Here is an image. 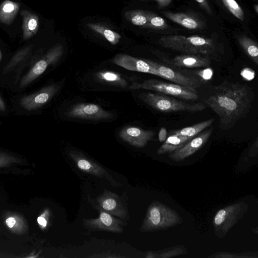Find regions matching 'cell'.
Instances as JSON below:
<instances>
[{"instance_id":"cell-1","label":"cell","mask_w":258,"mask_h":258,"mask_svg":"<svg viewBox=\"0 0 258 258\" xmlns=\"http://www.w3.org/2000/svg\"><path fill=\"white\" fill-rule=\"evenodd\" d=\"M254 98L248 85L225 80L214 87V93L204 102L218 115L220 128L227 131L247 115Z\"/></svg>"},{"instance_id":"cell-2","label":"cell","mask_w":258,"mask_h":258,"mask_svg":"<svg viewBox=\"0 0 258 258\" xmlns=\"http://www.w3.org/2000/svg\"><path fill=\"white\" fill-rule=\"evenodd\" d=\"M157 42L164 48L182 54L204 55L218 60L217 44L214 40L209 38L199 35H168L161 36Z\"/></svg>"},{"instance_id":"cell-3","label":"cell","mask_w":258,"mask_h":258,"mask_svg":"<svg viewBox=\"0 0 258 258\" xmlns=\"http://www.w3.org/2000/svg\"><path fill=\"white\" fill-rule=\"evenodd\" d=\"M182 222V218L174 210L159 201H153L147 209L139 230L143 232L163 230Z\"/></svg>"},{"instance_id":"cell-4","label":"cell","mask_w":258,"mask_h":258,"mask_svg":"<svg viewBox=\"0 0 258 258\" xmlns=\"http://www.w3.org/2000/svg\"><path fill=\"white\" fill-rule=\"evenodd\" d=\"M139 96L147 104L162 112H187L194 113L202 111L206 108L202 103H189L160 93H142Z\"/></svg>"},{"instance_id":"cell-5","label":"cell","mask_w":258,"mask_h":258,"mask_svg":"<svg viewBox=\"0 0 258 258\" xmlns=\"http://www.w3.org/2000/svg\"><path fill=\"white\" fill-rule=\"evenodd\" d=\"M249 208L248 204L240 201L219 210L213 219L216 236L223 238L238 222L242 219Z\"/></svg>"},{"instance_id":"cell-6","label":"cell","mask_w":258,"mask_h":258,"mask_svg":"<svg viewBox=\"0 0 258 258\" xmlns=\"http://www.w3.org/2000/svg\"><path fill=\"white\" fill-rule=\"evenodd\" d=\"M130 89H143L154 91L166 95H170L185 100L195 101L199 96L197 90L185 86L157 79H148L142 83H133L128 87Z\"/></svg>"},{"instance_id":"cell-7","label":"cell","mask_w":258,"mask_h":258,"mask_svg":"<svg viewBox=\"0 0 258 258\" xmlns=\"http://www.w3.org/2000/svg\"><path fill=\"white\" fill-rule=\"evenodd\" d=\"M145 60L158 73V76L168 80L174 83L185 86L193 90H197L203 84L204 81L195 75L192 71L181 70L177 67L164 64L149 59Z\"/></svg>"},{"instance_id":"cell-8","label":"cell","mask_w":258,"mask_h":258,"mask_svg":"<svg viewBox=\"0 0 258 258\" xmlns=\"http://www.w3.org/2000/svg\"><path fill=\"white\" fill-rule=\"evenodd\" d=\"M89 201L97 210L104 211L125 221L129 219L126 202L116 193L105 189L96 199L89 197Z\"/></svg>"},{"instance_id":"cell-9","label":"cell","mask_w":258,"mask_h":258,"mask_svg":"<svg viewBox=\"0 0 258 258\" xmlns=\"http://www.w3.org/2000/svg\"><path fill=\"white\" fill-rule=\"evenodd\" d=\"M63 52V47L57 45L51 48L43 57L33 63L28 73L20 81V87H26L42 75L50 64L57 61Z\"/></svg>"},{"instance_id":"cell-10","label":"cell","mask_w":258,"mask_h":258,"mask_svg":"<svg viewBox=\"0 0 258 258\" xmlns=\"http://www.w3.org/2000/svg\"><path fill=\"white\" fill-rule=\"evenodd\" d=\"M69 155L81 170L97 177L104 178L114 187H120L121 184L113 179L109 173L102 166L76 150H71Z\"/></svg>"},{"instance_id":"cell-11","label":"cell","mask_w":258,"mask_h":258,"mask_svg":"<svg viewBox=\"0 0 258 258\" xmlns=\"http://www.w3.org/2000/svg\"><path fill=\"white\" fill-rule=\"evenodd\" d=\"M99 216L95 219H85L83 221V226L90 231H106L114 233H121L126 221L102 210H98Z\"/></svg>"},{"instance_id":"cell-12","label":"cell","mask_w":258,"mask_h":258,"mask_svg":"<svg viewBox=\"0 0 258 258\" xmlns=\"http://www.w3.org/2000/svg\"><path fill=\"white\" fill-rule=\"evenodd\" d=\"M66 115L72 118L93 120L108 119L113 116V114L97 104L87 103L74 105L66 113Z\"/></svg>"},{"instance_id":"cell-13","label":"cell","mask_w":258,"mask_h":258,"mask_svg":"<svg viewBox=\"0 0 258 258\" xmlns=\"http://www.w3.org/2000/svg\"><path fill=\"white\" fill-rule=\"evenodd\" d=\"M213 132V128L203 131L190 139L181 147L169 154V157L175 162H180L200 149L208 141Z\"/></svg>"},{"instance_id":"cell-14","label":"cell","mask_w":258,"mask_h":258,"mask_svg":"<svg viewBox=\"0 0 258 258\" xmlns=\"http://www.w3.org/2000/svg\"><path fill=\"white\" fill-rule=\"evenodd\" d=\"M59 86L52 84L45 87L32 94L24 96L20 101L21 105L27 110H32L41 107L48 102L56 93Z\"/></svg>"},{"instance_id":"cell-15","label":"cell","mask_w":258,"mask_h":258,"mask_svg":"<svg viewBox=\"0 0 258 258\" xmlns=\"http://www.w3.org/2000/svg\"><path fill=\"white\" fill-rule=\"evenodd\" d=\"M154 135L155 133L152 130H143L136 126H125L119 134L122 140L137 148L145 146Z\"/></svg>"},{"instance_id":"cell-16","label":"cell","mask_w":258,"mask_h":258,"mask_svg":"<svg viewBox=\"0 0 258 258\" xmlns=\"http://www.w3.org/2000/svg\"><path fill=\"white\" fill-rule=\"evenodd\" d=\"M112 62L127 70L158 75L157 71L145 59H141L128 54L119 53L113 57Z\"/></svg>"},{"instance_id":"cell-17","label":"cell","mask_w":258,"mask_h":258,"mask_svg":"<svg viewBox=\"0 0 258 258\" xmlns=\"http://www.w3.org/2000/svg\"><path fill=\"white\" fill-rule=\"evenodd\" d=\"M166 64L177 68H206L211 63V58L201 54H182L166 61Z\"/></svg>"},{"instance_id":"cell-18","label":"cell","mask_w":258,"mask_h":258,"mask_svg":"<svg viewBox=\"0 0 258 258\" xmlns=\"http://www.w3.org/2000/svg\"><path fill=\"white\" fill-rule=\"evenodd\" d=\"M163 14L168 19L189 29H201L204 25L199 18L189 13L164 11Z\"/></svg>"},{"instance_id":"cell-19","label":"cell","mask_w":258,"mask_h":258,"mask_svg":"<svg viewBox=\"0 0 258 258\" xmlns=\"http://www.w3.org/2000/svg\"><path fill=\"white\" fill-rule=\"evenodd\" d=\"M22 17L23 37L28 39L34 36L39 28V18L35 14L23 10L21 12Z\"/></svg>"},{"instance_id":"cell-20","label":"cell","mask_w":258,"mask_h":258,"mask_svg":"<svg viewBox=\"0 0 258 258\" xmlns=\"http://www.w3.org/2000/svg\"><path fill=\"white\" fill-rule=\"evenodd\" d=\"M192 138L171 133L166 138L164 143L158 148L157 154L158 155L170 154L173 151L181 147Z\"/></svg>"},{"instance_id":"cell-21","label":"cell","mask_w":258,"mask_h":258,"mask_svg":"<svg viewBox=\"0 0 258 258\" xmlns=\"http://www.w3.org/2000/svg\"><path fill=\"white\" fill-rule=\"evenodd\" d=\"M5 222L8 229L16 234H23L28 229V226L25 218L20 214L16 213H8L5 216Z\"/></svg>"},{"instance_id":"cell-22","label":"cell","mask_w":258,"mask_h":258,"mask_svg":"<svg viewBox=\"0 0 258 258\" xmlns=\"http://www.w3.org/2000/svg\"><path fill=\"white\" fill-rule=\"evenodd\" d=\"M20 4L10 0H6L0 5V22L10 25L16 17L20 9Z\"/></svg>"},{"instance_id":"cell-23","label":"cell","mask_w":258,"mask_h":258,"mask_svg":"<svg viewBox=\"0 0 258 258\" xmlns=\"http://www.w3.org/2000/svg\"><path fill=\"white\" fill-rule=\"evenodd\" d=\"M214 120V118H210L191 126L171 131L170 133L192 138L207 127H210Z\"/></svg>"},{"instance_id":"cell-24","label":"cell","mask_w":258,"mask_h":258,"mask_svg":"<svg viewBox=\"0 0 258 258\" xmlns=\"http://www.w3.org/2000/svg\"><path fill=\"white\" fill-rule=\"evenodd\" d=\"M96 76L100 82L109 85L125 88L127 82L121 76L111 71H101L98 72Z\"/></svg>"},{"instance_id":"cell-25","label":"cell","mask_w":258,"mask_h":258,"mask_svg":"<svg viewBox=\"0 0 258 258\" xmlns=\"http://www.w3.org/2000/svg\"><path fill=\"white\" fill-rule=\"evenodd\" d=\"M237 41L246 54L256 65L258 64V46L254 40L242 35L238 37Z\"/></svg>"},{"instance_id":"cell-26","label":"cell","mask_w":258,"mask_h":258,"mask_svg":"<svg viewBox=\"0 0 258 258\" xmlns=\"http://www.w3.org/2000/svg\"><path fill=\"white\" fill-rule=\"evenodd\" d=\"M87 26L89 29L101 35L112 45L117 44L121 38L117 32L99 24L90 23H88Z\"/></svg>"},{"instance_id":"cell-27","label":"cell","mask_w":258,"mask_h":258,"mask_svg":"<svg viewBox=\"0 0 258 258\" xmlns=\"http://www.w3.org/2000/svg\"><path fill=\"white\" fill-rule=\"evenodd\" d=\"M31 50V47L28 46L18 51L6 64L4 69L3 73H9L16 69L17 67H20L28 58Z\"/></svg>"},{"instance_id":"cell-28","label":"cell","mask_w":258,"mask_h":258,"mask_svg":"<svg viewBox=\"0 0 258 258\" xmlns=\"http://www.w3.org/2000/svg\"><path fill=\"white\" fill-rule=\"evenodd\" d=\"M148 12L142 10H131L124 13V17L133 25L143 27L147 22Z\"/></svg>"},{"instance_id":"cell-29","label":"cell","mask_w":258,"mask_h":258,"mask_svg":"<svg viewBox=\"0 0 258 258\" xmlns=\"http://www.w3.org/2000/svg\"><path fill=\"white\" fill-rule=\"evenodd\" d=\"M187 253L186 248L182 246H174L169 248L167 250H165L160 253H155L153 251H149L145 256L147 258L162 257L168 258L171 257L181 254H184Z\"/></svg>"},{"instance_id":"cell-30","label":"cell","mask_w":258,"mask_h":258,"mask_svg":"<svg viewBox=\"0 0 258 258\" xmlns=\"http://www.w3.org/2000/svg\"><path fill=\"white\" fill-rule=\"evenodd\" d=\"M147 22L144 28L165 29L168 27L167 22L163 18L154 13L148 12Z\"/></svg>"},{"instance_id":"cell-31","label":"cell","mask_w":258,"mask_h":258,"mask_svg":"<svg viewBox=\"0 0 258 258\" xmlns=\"http://www.w3.org/2000/svg\"><path fill=\"white\" fill-rule=\"evenodd\" d=\"M224 6L236 18L241 21L244 20V12L235 0H221Z\"/></svg>"},{"instance_id":"cell-32","label":"cell","mask_w":258,"mask_h":258,"mask_svg":"<svg viewBox=\"0 0 258 258\" xmlns=\"http://www.w3.org/2000/svg\"><path fill=\"white\" fill-rule=\"evenodd\" d=\"M21 162L19 158L11 154L0 151V168L7 167Z\"/></svg>"},{"instance_id":"cell-33","label":"cell","mask_w":258,"mask_h":258,"mask_svg":"<svg viewBox=\"0 0 258 258\" xmlns=\"http://www.w3.org/2000/svg\"><path fill=\"white\" fill-rule=\"evenodd\" d=\"M49 210L46 209L38 217L37 222L41 230H44L46 228L49 221Z\"/></svg>"},{"instance_id":"cell-34","label":"cell","mask_w":258,"mask_h":258,"mask_svg":"<svg viewBox=\"0 0 258 258\" xmlns=\"http://www.w3.org/2000/svg\"><path fill=\"white\" fill-rule=\"evenodd\" d=\"M211 257H219V258H243V257H252L250 255H246L244 253H232L227 252H219L211 255Z\"/></svg>"},{"instance_id":"cell-35","label":"cell","mask_w":258,"mask_h":258,"mask_svg":"<svg viewBox=\"0 0 258 258\" xmlns=\"http://www.w3.org/2000/svg\"><path fill=\"white\" fill-rule=\"evenodd\" d=\"M192 72L200 78L203 80H209L213 76V70L210 68H206L202 70H192Z\"/></svg>"},{"instance_id":"cell-36","label":"cell","mask_w":258,"mask_h":258,"mask_svg":"<svg viewBox=\"0 0 258 258\" xmlns=\"http://www.w3.org/2000/svg\"><path fill=\"white\" fill-rule=\"evenodd\" d=\"M200 7L203 8L208 14L212 15L211 7L207 0H196Z\"/></svg>"},{"instance_id":"cell-37","label":"cell","mask_w":258,"mask_h":258,"mask_svg":"<svg viewBox=\"0 0 258 258\" xmlns=\"http://www.w3.org/2000/svg\"><path fill=\"white\" fill-rule=\"evenodd\" d=\"M167 132L166 129L162 127L160 129L158 134V139L160 142H163L165 141L167 138Z\"/></svg>"},{"instance_id":"cell-38","label":"cell","mask_w":258,"mask_h":258,"mask_svg":"<svg viewBox=\"0 0 258 258\" xmlns=\"http://www.w3.org/2000/svg\"><path fill=\"white\" fill-rule=\"evenodd\" d=\"M140 1H154L157 2L158 6L160 8L168 6L173 0H140Z\"/></svg>"},{"instance_id":"cell-39","label":"cell","mask_w":258,"mask_h":258,"mask_svg":"<svg viewBox=\"0 0 258 258\" xmlns=\"http://www.w3.org/2000/svg\"><path fill=\"white\" fill-rule=\"evenodd\" d=\"M254 73V72L252 71V70L249 69H245L242 70V72H241V76H242L243 77L246 78L247 80H250L252 79L253 77L249 75V74Z\"/></svg>"},{"instance_id":"cell-40","label":"cell","mask_w":258,"mask_h":258,"mask_svg":"<svg viewBox=\"0 0 258 258\" xmlns=\"http://www.w3.org/2000/svg\"><path fill=\"white\" fill-rule=\"evenodd\" d=\"M6 110V105L5 103L0 95V111H4Z\"/></svg>"},{"instance_id":"cell-41","label":"cell","mask_w":258,"mask_h":258,"mask_svg":"<svg viewBox=\"0 0 258 258\" xmlns=\"http://www.w3.org/2000/svg\"><path fill=\"white\" fill-rule=\"evenodd\" d=\"M254 8H255L254 9L255 10L256 12L257 13H258V5H255Z\"/></svg>"},{"instance_id":"cell-42","label":"cell","mask_w":258,"mask_h":258,"mask_svg":"<svg viewBox=\"0 0 258 258\" xmlns=\"http://www.w3.org/2000/svg\"><path fill=\"white\" fill-rule=\"evenodd\" d=\"M2 54L1 51L0 50V62L2 60Z\"/></svg>"}]
</instances>
